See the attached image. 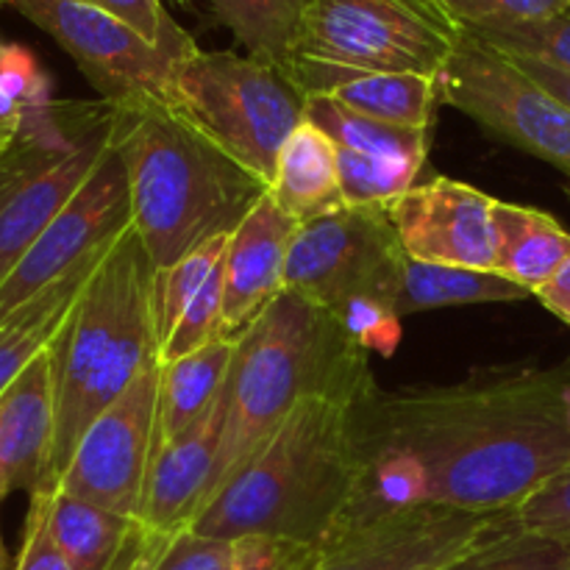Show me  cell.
I'll list each match as a JSON object with an SVG mask.
<instances>
[{
    "instance_id": "1",
    "label": "cell",
    "mask_w": 570,
    "mask_h": 570,
    "mask_svg": "<svg viewBox=\"0 0 570 570\" xmlns=\"http://www.w3.org/2000/svg\"><path fill=\"white\" fill-rule=\"evenodd\" d=\"M570 373L507 371L376 393L362 406L365 476L345 532L412 507L515 512L570 468Z\"/></svg>"
},
{
    "instance_id": "2",
    "label": "cell",
    "mask_w": 570,
    "mask_h": 570,
    "mask_svg": "<svg viewBox=\"0 0 570 570\" xmlns=\"http://www.w3.org/2000/svg\"><path fill=\"white\" fill-rule=\"evenodd\" d=\"M367 399L321 393L298 401L206 501L189 529L223 540H287L321 551L332 546L348 523L365 476L362 406Z\"/></svg>"
},
{
    "instance_id": "3",
    "label": "cell",
    "mask_w": 570,
    "mask_h": 570,
    "mask_svg": "<svg viewBox=\"0 0 570 570\" xmlns=\"http://www.w3.org/2000/svg\"><path fill=\"white\" fill-rule=\"evenodd\" d=\"M115 145L126 165L131 226L154 267L232 234L267 193L167 98L115 106Z\"/></svg>"
},
{
    "instance_id": "4",
    "label": "cell",
    "mask_w": 570,
    "mask_h": 570,
    "mask_svg": "<svg viewBox=\"0 0 570 570\" xmlns=\"http://www.w3.org/2000/svg\"><path fill=\"white\" fill-rule=\"evenodd\" d=\"M367 356L332 312L284 289L237 337L223 393L220 451L206 501L276 432L298 401L321 393L351 399L376 393Z\"/></svg>"
},
{
    "instance_id": "5",
    "label": "cell",
    "mask_w": 570,
    "mask_h": 570,
    "mask_svg": "<svg viewBox=\"0 0 570 570\" xmlns=\"http://www.w3.org/2000/svg\"><path fill=\"white\" fill-rule=\"evenodd\" d=\"M156 360L154 262L128 226L89 273L53 343L56 429L39 490L56 488L89 423Z\"/></svg>"
},
{
    "instance_id": "6",
    "label": "cell",
    "mask_w": 570,
    "mask_h": 570,
    "mask_svg": "<svg viewBox=\"0 0 570 570\" xmlns=\"http://www.w3.org/2000/svg\"><path fill=\"white\" fill-rule=\"evenodd\" d=\"M115 137L106 100H53L22 122L0 156V282L70 204Z\"/></svg>"
},
{
    "instance_id": "7",
    "label": "cell",
    "mask_w": 570,
    "mask_h": 570,
    "mask_svg": "<svg viewBox=\"0 0 570 570\" xmlns=\"http://www.w3.org/2000/svg\"><path fill=\"white\" fill-rule=\"evenodd\" d=\"M167 100L265 187L273 181L282 145L304 122L306 104L282 67L200 48L176 65Z\"/></svg>"
},
{
    "instance_id": "8",
    "label": "cell",
    "mask_w": 570,
    "mask_h": 570,
    "mask_svg": "<svg viewBox=\"0 0 570 570\" xmlns=\"http://www.w3.org/2000/svg\"><path fill=\"white\" fill-rule=\"evenodd\" d=\"M462 37L438 0H306L287 65L440 78Z\"/></svg>"
},
{
    "instance_id": "9",
    "label": "cell",
    "mask_w": 570,
    "mask_h": 570,
    "mask_svg": "<svg viewBox=\"0 0 570 570\" xmlns=\"http://www.w3.org/2000/svg\"><path fill=\"white\" fill-rule=\"evenodd\" d=\"M404 262L406 254L387 209L340 206L298 223L284 289L315 301L334 317L362 301L387 304L395 312Z\"/></svg>"
},
{
    "instance_id": "10",
    "label": "cell",
    "mask_w": 570,
    "mask_h": 570,
    "mask_svg": "<svg viewBox=\"0 0 570 570\" xmlns=\"http://www.w3.org/2000/svg\"><path fill=\"white\" fill-rule=\"evenodd\" d=\"M443 104L570 178V109L510 56L465 31L440 76Z\"/></svg>"
},
{
    "instance_id": "11",
    "label": "cell",
    "mask_w": 570,
    "mask_h": 570,
    "mask_svg": "<svg viewBox=\"0 0 570 570\" xmlns=\"http://www.w3.org/2000/svg\"><path fill=\"white\" fill-rule=\"evenodd\" d=\"M11 9L48 33L111 106L167 98L173 70L187 56L156 48L87 0H11Z\"/></svg>"
},
{
    "instance_id": "12",
    "label": "cell",
    "mask_w": 570,
    "mask_h": 570,
    "mask_svg": "<svg viewBox=\"0 0 570 570\" xmlns=\"http://www.w3.org/2000/svg\"><path fill=\"white\" fill-rule=\"evenodd\" d=\"M131 226L128 176L115 137L92 176L0 282V323L22 304L98 259Z\"/></svg>"
},
{
    "instance_id": "13",
    "label": "cell",
    "mask_w": 570,
    "mask_h": 570,
    "mask_svg": "<svg viewBox=\"0 0 570 570\" xmlns=\"http://www.w3.org/2000/svg\"><path fill=\"white\" fill-rule=\"evenodd\" d=\"M159 367V360L150 362L131 387L89 423L53 490L139 518L154 460Z\"/></svg>"
},
{
    "instance_id": "14",
    "label": "cell",
    "mask_w": 570,
    "mask_h": 570,
    "mask_svg": "<svg viewBox=\"0 0 570 570\" xmlns=\"http://www.w3.org/2000/svg\"><path fill=\"white\" fill-rule=\"evenodd\" d=\"M501 515L412 507L356 527L321 551L312 570H449L499 529Z\"/></svg>"
},
{
    "instance_id": "15",
    "label": "cell",
    "mask_w": 570,
    "mask_h": 570,
    "mask_svg": "<svg viewBox=\"0 0 570 570\" xmlns=\"http://www.w3.org/2000/svg\"><path fill=\"white\" fill-rule=\"evenodd\" d=\"M495 200L471 184L434 176L395 198L387 217L410 259L493 271Z\"/></svg>"
},
{
    "instance_id": "16",
    "label": "cell",
    "mask_w": 570,
    "mask_h": 570,
    "mask_svg": "<svg viewBox=\"0 0 570 570\" xmlns=\"http://www.w3.org/2000/svg\"><path fill=\"white\" fill-rule=\"evenodd\" d=\"M295 232L298 220L265 193L228 234L223 337L237 340L284 293V271Z\"/></svg>"
},
{
    "instance_id": "17",
    "label": "cell",
    "mask_w": 570,
    "mask_h": 570,
    "mask_svg": "<svg viewBox=\"0 0 570 570\" xmlns=\"http://www.w3.org/2000/svg\"><path fill=\"white\" fill-rule=\"evenodd\" d=\"M220 434L223 401L204 423L154 451L137 518L148 532L154 554L167 540L193 527V521L198 518L200 507L209 495L212 476H215Z\"/></svg>"
},
{
    "instance_id": "18",
    "label": "cell",
    "mask_w": 570,
    "mask_h": 570,
    "mask_svg": "<svg viewBox=\"0 0 570 570\" xmlns=\"http://www.w3.org/2000/svg\"><path fill=\"white\" fill-rule=\"evenodd\" d=\"M53 343L0 393V499L17 490L33 493L48 471L56 429Z\"/></svg>"
},
{
    "instance_id": "19",
    "label": "cell",
    "mask_w": 570,
    "mask_h": 570,
    "mask_svg": "<svg viewBox=\"0 0 570 570\" xmlns=\"http://www.w3.org/2000/svg\"><path fill=\"white\" fill-rule=\"evenodd\" d=\"M284 72L304 98L326 95L356 115L390 126L432 131L434 115L443 104L440 78L417 76V72L337 70V67L298 65V61L284 67Z\"/></svg>"
},
{
    "instance_id": "20",
    "label": "cell",
    "mask_w": 570,
    "mask_h": 570,
    "mask_svg": "<svg viewBox=\"0 0 570 570\" xmlns=\"http://www.w3.org/2000/svg\"><path fill=\"white\" fill-rule=\"evenodd\" d=\"M31 501L42 510L50 538L76 570H142L154 554L137 518L61 490H37Z\"/></svg>"
},
{
    "instance_id": "21",
    "label": "cell",
    "mask_w": 570,
    "mask_h": 570,
    "mask_svg": "<svg viewBox=\"0 0 570 570\" xmlns=\"http://www.w3.org/2000/svg\"><path fill=\"white\" fill-rule=\"evenodd\" d=\"M237 340L217 337L204 348L161 362L154 451L204 423L220 406Z\"/></svg>"
},
{
    "instance_id": "22",
    "label": "cell",
    "mask_w": 570,
    "mask_h": 570,
    "mask_svg": "<svg viewBox=\"0 0 570 570\" xmlns=\"http://www.w3.org/2000/svg\"><path fill=\"white\" fill-rule=\"evenodd\" d=\"M267 193L298 223L345 206L340 189L337 145L306 117L278 150Z\"/></svg>"
},
{
    "instance_id": "23",
    "label": "cell",
    "mask_w": 570,
    "mask_h": 570,
    "mask_svg": "<svg viewBox=\"0 0 570 570\" xmlns=\"http://www.w3.org/2000/svg\"><path fill=\"white\" fill-rule=\"evenodd\" d=\"M570 259V232L534 206L495 200V273L538 293Z\"/></svg>"
},
{
    "instance_id": "24",
    "label": "cell",
    "mask_w": 570,
    "mask_h": 570,
    "mask_svg": "<svg viewBox=\"0 0 570 570\" xmlns=\"http://www.w3.org/2000/svg\"><path fill=\"white\" fill-rule=\"evenodd\" d=\"M304 117L315 122L321 131H326L340 150H348L362 159L382 161V165L404 167L417 176L426 170L432 131L371 120V117L345 109L343 104L326 98V95H309L304 104Z\"/></svg>"
},
{
    "instance_id": "25",
    "label": "cell",
    "mask_w": 570,
    "mask_h": 570,
    "mask_svg": "<svg viewBox=\"0 0 570 570\" xmlns=\"http://www.w3.org/2000/svg\"><path fill=\"white\" fill-rule=\"evenodd\" d=\"M529 295H532L529 289L495 271L432 265V262H417L406 256L399 293H395V312L404 321L406 315H415V312L476 304H515Z\"/></svg>"
},
{
    "instance_id": "26",
    "label": "cell",
    "mask_w": 570,
    "mask_h": 570,
    "mask_svg": "<svg viewBox=\"0 0 570 570\" xmlns=\"http://www.w3.org/2000/svg\"><path fill=\"white\" fill-rule=\"evenodd\" d=\"M98 259L78 267L76 273L61 278L59 284L48 287L45 293H39L37 298L22 304L14 315L0 323V393L59 337L67 317H70L72 304L81 295L83 284H87Z\"/></svg>"
},
{
    "instance_id": "27",
    "label": "cell",
    "mask_w": 570,
    "mask_h": 570,
    "mask_svg": "<svg viewBox=\"0 0 570 570\" xmlns=\"http://www.w3.org/2000/svg\"><path fill=\"white\" fill-rule=\"evenodd\" d=\"M195 3V0H189ZM245 56L282 67L293 59L306 0H204Z\"/></svg>"
},
{
    "instance_id": "28",
    "label": "cell",
    "mask_w": 570,
    "mask_h": 570,
    "mask_svg": "<svg viewBox=\"0 0 570 570\" xmlns=\"http://www.w3.org/2000/svg\"><path fill=\"white\" fill-rule=\"evenodd\" d=\"M449 570H570V540L529 532L507 515L493 534Z\"/></svg>"
},
{
    "instance_id": "29",
    "label": "cell",
    "mask_w": 570,
    "mask_h": 570,
    "mask_svg": "<svg viewBox=\"0 0 570 570\" xmlns=\"http://www.w3.org/2000/svg\"><path fill=\"white\" fill-rule=\"evenodd\" d=\"M228 248V234L209 239L189 250L170 267H154V326L159 345L170 337L184 312L193 306L212 273L223 265Z\"/></svg>"
},
{
    "instance_id": "30",
    "label": "cell",
    "mask_w": 570,
    "mask_h": 570,
    "mask_svg": "<svg viewBox=\"0 0 570 570\" xmlns=\"http://www.w3.org/2000/svg\"><path fill=\"white\" fill-rule=\"evenodd\" d=\"M468 33L504 56L546 61V65L570 70V9L546 20L504 22V26L476 28Z\"/></svg>"
},
{
    "instance_id": "31",
    "label": "cell",
    "mask_w": 570,
    "mask_h": 570,
    "mask_svg": "<svg viewBox=\"0 0 570 570\" xmlns=\"http://www.w3.org/2000/svg\"><path fill=\"white\" fill-rule=\"evenodd\" d=\"M0 100L20 117L53 104L50 78L37 56L9 39H0Z\"/></svg>"
},
{
    "instance_id": "32",
    "label": "cell",
    "mask_w": 570,
    "mask_h": 570,
    "mask_svg": "<svg viewBox=\"0 0 570 570\" xmlns=\"http://www.w3.org/2000/svg\"><path fill=\"white\" fill-rule=\"evenodd\" d=\"M239 560L237 540L212 538L195 529H184L167 540L145 570H234Z\"/></svg>"
},
{
    "instance_id": "33",
    "label": "cell",
    "mask_w": 570,
    "mask_h": 570,
    "mask_svg": "<svg viewBox=\"0 0 570 570\" xmlns=\"http://www.w3.org/2000/svg\"><path fill=\"white\" fill-rule=\"evenodd\" d=\"M87 3L104 9L106 14L120 20L156 48L173 50V53H189L195 48V39L167 14L161 0H87Z\"/></svg>"
},
{
    "instance_id": "34",
    "label": "cell",
    "mask_w": 570,
    "mask_h": 570,
    "mask_svg": "<svg viewBox=\"0 0 570 570\" xmlns=\"http://www.w3.org/2000/svg\"><path fill=\"white\" fill-rule=\"evenodd\" d=\"M465 31L504 22L546 20L570 9V0H438Z\"/></svg>"
},
{
    "instance_id": "35",
    "label": "cell",
    "mask_w": 570,
    "mask_h": 570,
    "mask_svg": "<svg viewBox=\"0 0 570 570\" xmlns=\"http://www.w3.org/2000/svg\"><path fill=\"white\" fill-rule=\"evenodd\" d=\"M510 518L515 527L529 529V532L570 540V468L557 479H551L527 504L510 512Z\"/></svg>"
},
{
    "instance_id": "36",
    "label": "cell",
    "mask_w": 570,
    "mask_h": 570,
    "mask_svg": "<svg viewBox=\"0 0 570 570\" xmlns=\"http://www.w3.org/2000/svg\"><path fill=\"white\" fill-rule=\"evenodd\" d=\"M239 543V560L234 570H312L321 560V549L287 543V540L245 538Z\"/></svg>"
},
{
    "instance_id": "37",
    "label": "cell",
    "mask_w": 570,
    "mask_h": 570,
    "mask_svg": "<svg viewBox=\"0 0 570 570\" xmlns=\"http://www.w3.org/2000/svg\"><path fill=\"white\" fill-rule=\"evenodd\" d=\"M11 570H76L53 543L45 523L42 510L31 501V510L26 518V532H22L20 554H17Z\"/></svg>"
},
{
    "instance_id": "38",
    "label": "cell",
    "mask_w": 570,
    "mask_h": 570,
    "mask_svg": "<svg viewBox=\"0 0 570 570\" xmlns=\"http://www.w3.org/2000/svg\"><path fill=\"white\" fill-rule=\"evenodd\" d=\"M510 59L515 61L532 81H538L546 92L554 95L557 100H562L570 109V70H562V67L546 65V61L534 59H515V56H510Z\"/></svg>"
},
{
    "instance_id": "39",
    "label": "cell",
    "mask_w": 570,
    "mask_h": 570,
    "mask_svg": "<svg viewBox=\"0 0 570 570\" xmlns=\"http://www.w3.org/2000/svg\"><path fill=\"white\" fill-rule=\"evenodd\" d=\"M534 298H538L551 315H557L566 326H570V259L551 276V282H546L543 287L534 293Z\"/></svg>"
},
{
    "instance_id": "40",
    "label": "cell",
    "mask_w": 570,
    "mask_h": 570,
    "mask_svg": "<svg viewBox=\"0 0 570 570\" xmlns=\"http://www.w3.org/2000/svg\"><path fill=\"white\" fill-rule=\"evenodd\" d=\"M22 122H26V117L14 115V111H11L9 106L0 100V139H17V137H20Z\"/></svg>"
},
{
    "instance_id": "41",
    "label": "cell",
    "mask_w": 570,
    "mask_h": 570,
    "mask_svg": "<svg viewBox=\"0 0 570 570\" xmlns=\"http://www.w3.org/2000/svg\"><path fill=\"white\" fill-rule=\"evenodd\" d=\"M0 504H3V499H0ZM0 570H11L9 551H6V543H3V532H0Z\"/></svg>"
},
{
    "instance_id": "42",
    "label": "cell",
    "mask_w": 570,
    "mask_h": 570,
    "mask_svg": "<svg viewBox=\"0 0 570 570\" xmlns=\"http://www.w3.org/2000/svg\"><path fill=\"white\" fill-rule=\"evenodd\" d=\"M14 142H17V139H0V156H3L6 150H9Z\"/></svg>"
},
{
    "instance_id": "43",
    "label": "cell",
    "mask_w": 570,
    "mask_h": 570,
    "mask_svg": "<svg viewBox=\"0 0 570 570\" xmlns=\"http://www.w3.org/2000/svg\"><path fill=\"white\" fill-rule=\"evenodd\" d=\"M0 6H11V0H0Z\"/></svg>"
},
{
    "instance_id": "44",
    "label": "cell",
    "mask_w": 570,
    "mask_h": 570,
    "mask_svg": "<svg viewBox=\"0 0 570 570\" xmlns=\"http://www.w3.org/2000/svg\"><path fill=\"white\" fill-rule=\"evenodd\" d=\"M176 3H181V6H189V0H176Z\"/></svg>"
},
{
    "instance_id": "45",
    "label": "cell",
    "mask_w": 570,
    "mask_h": 570,
    "mask_svg": "<svg viewBox=\"0 0 570 570\" xmlns=\"http://www.w3.org/2000/svg\"><path fill=\"white\" fill-rule=\"evenodd\" d=\"M568 410H570V387H568Z\"/></svg>"
}]
</instances>
